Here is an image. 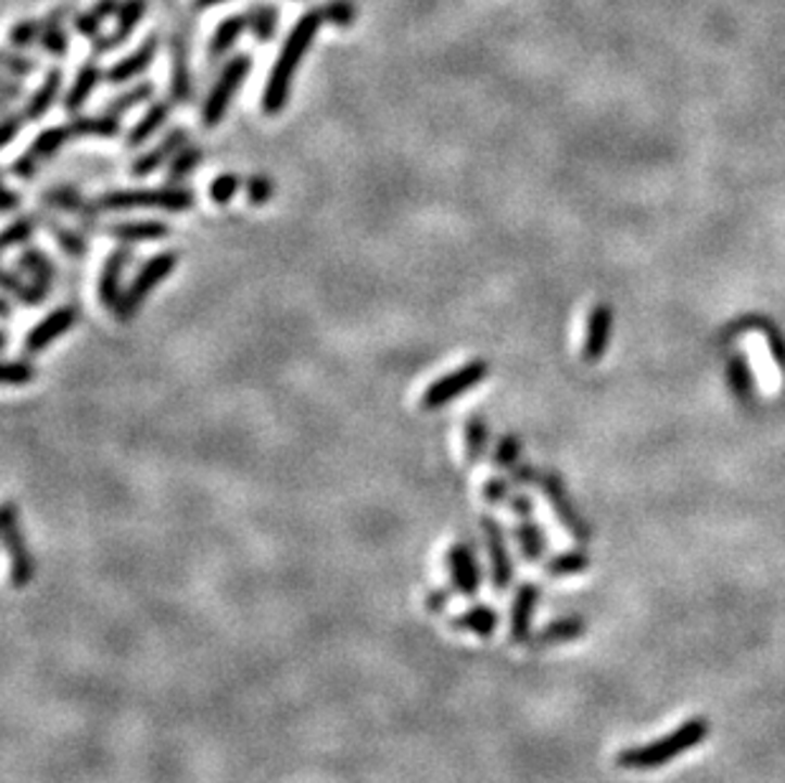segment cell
<instances>
[{
  "instance_id": "cell-1",
  "label": "cell",
  "mask_w": 785,
  "mask_h": 783,
  "mask_svg": "<svg viewBox=\"0 0 785 783\" xmlns=\"http://www.w3.org/2000/svg\"><path fill=\"white\" fill-rule=\"evenodd\" d=\"M324 24H326V11H324V5H320V9L305 11L303 16L295 21V26L290 28L280 54H278V59H275L270 77H267V85H265V89H262L259 108L267 117L280 115V112L288 108L290 89H293L297 66H301L303 56L311 51L313 41H316V36Z\"/></svg>"
},
{
  "instance_id": "cell-2",
  "label": "cell",
  "mask_w": 785,
  "mask_h": 783,
  "mask_svg": "<svg viewBox=\"0 0 785 783\" xmlns=\"http://www.w3.org/2000/svg\"><path fill=\"white\" fill-rule=\"evenodd\" d=\"M707 737H709V720L689 718L676 730H671V733L659 737V741L620 750L616 766L623 768V771H656V768L671 763V760L684 756V753L699 748Z\"/></svg>"
},
{
  "instance_id": "cell-3",
  "label": "cell",
  "mask_w": 785,
  "mask_h": 783,
  "mask_svg": "<svg viewBox=\"0 0 785 783\" xmlns=\"http://www.w3.org/2000/svg\"><path fill=\"white\" fill-rule=\"evenodd\" d=\"M94 201L104 214H125L138 212V209H161V212L183 214L197 206V193L189 186L166 184L159 189H112Z\"/></svg>"
},
{
  "instance_id": "cell-4",
  "label": "cell",
  "mask_w": 785,
  "mask_h": 783,
  "mask_svg": "<svg viewBox=\"0 0 785 783\" xmlns=\"http://www.w3.org/2000/svg\"><path fill=\"white\" fill-rule=\"evenodd\" d=\"M178 260H181V252L163 250V252H159V255H153L151 260H145V263L140 265L136 278H132L130 286L123 290L119 303L115 305V311H112L119 324H127V320H132L138 316V311L143 308L153 290L159 288L163 280H168L170 275H174V270L178 267Z\"/></svg>"
},
{
  "instance_id": "cell-5",
  "label": "cell",
  "mask_w": 785,
  "mask_h": 783,
  "mask_svg": "<svg viewBox=\"0 0 785 783\" xmlns=\"http://www.w3.org/2000/svg\"><path fill=\"white\" fill-rule=\"evenodd\" d=\"M252 72V56L250 54H237L231 56L227 64L221 66L219 77L208 89L204 104H201V123L204 128H216L224 117H227L229 104L239 92V87L244 85V79L250 77Z\"/></svg>"
},
{
  "instance_id": "cell-6",
  "label": "cell",
  "mask_w": 785,
  "mask_h": 783,
  "mask_svg": "<svg viewBox=\"0 0 785 783\" xmlns=\"http://www.w3.org/2000/svg\"><path fill=\"white\" fill-rule=\"evenodd\" d=\"M491 377V364L485 359H470L466 364H460L458 369L447 371V375L438 377L428 390L422 392L420 405L422 409H440L451 402L460 400L463 394L473 392L478 384L485 382Z\"/></svg>"
},
{
  "instance_id": "cell-7",
  "label": "cell",
  "mask_w": 785,
  "mask_h": 783,
  "mask_svg": "<svg viewBox=\"0 0 785 783\" xmlns=\"http://www.w3.org/2000/svg\"><path fill=\"white\" fill-rule=\"evenodd\" d=\"M536 487L542 489L544 498H547V504L552 506V512H555L559 525L567 529V534H572L578 542L593 540V525L582 517L578 504H574V498L570 496V491H567V487H565L562 476H559L555 468H544Z\"/></svg>"
},
{
  "instance_id": "cell-8",
  "label": "cell",
  "mask_w": 785,
  "mask_h": 783,
  "mask_svg": "<svg viewBox=\"0 0 785 783\" xmlns=\"http://www.w3.org/2000/svg\"><path fill=\"white\" fill-rule=\"evenodd\" d=\"M0 529H3V544L11 559V585L26 588L36 576V563L31 550H28L24 525H21L18 509L11 502L3 504L0 514Z\"/></svg>"
},
{
  "instance_id": "cell-9",
  "label": "cell",
  "mask_w": 785,
  "mask_h": 783,
  "mask_svg": "<svg viewBox=\"0 0 785 783\" xmlns=\"http://www.w3.org/2000/svg\"><path fill=\"white\" fill-rule=\"evenodd\" d=\"M481 529L485 550H489V563H491V585L496 593L508 591V585L514 583V557L511 550H508L506 529L496 517L491 514H483L481 517Z\"/></svg>"
},
{
  "instance_id": "cell-10",
  "label": "cell",
  "mask_w": 785,
  "mask_h": 783,
  "mask_svg": "<svg viewBox=\"0 0 785 783\" xmlns=\"http://www.w3.org/2000/svg\"><path fill=\"white\" fill-rule=\"evenodd\" d=\"M447 576H451V588L455 595H463V598H476L478 591H481L483 572L481 563H478L473 542H455L451 544L445 555Z\"/></svg>"
},
{
  "instance_id": "cell-11",
  "label": "cell",
  "mask_w": 785,
  "mask_h": 783,
  "mask_svg": "<svg viewBox=\"0 0 785 783\" xmlns=\"http://www.w3.org/2000/svg\"><path fill=\"white\" fill-rule=\"evenodd\" d=\"M43 204L49 209H56V212L72 214L74 219L81 224L85 232H97L100 227V206L97 201H89L79 189H74L72 184H54L49 186L47 191L41 193Z\"/></svg>"
},
{
  "instance_id": "cell-12",
  "label": "cell",
  "mask_w": 785,
  "mask_h": 783,
  "mask_svg": "<svg viewBox=\"0 0 785 783\" xmlns=\"http://www.w3.org/2000/svg\"><path fill=\"white\" fill-rule=\"evenodd\" d=\"M612 333H616V308L610 303H595L587 313L585 336H582V362L597 364L608 354Z\"/></svg>"
},
{
  "instance_id": "cell-13",
  "label": "cell",
  "mask_w": 785,
  "mask_h": 783,
  "mask_svg": "<svg viewBox=\"0 0 785 783\" xmlns=\"http://www.w3.org/2000/svg\"><path fill=\"white\" fill-rule=\"evenodd\" d=\"M542 601V585L540 583H521L516 588L511 606H508V633L506 639L511 644L523 646L532 636V623Z\"/></svg>"
},
{
  "instance_id": "cell-14",
  "label": "cell",
  "mask_w": 785,
  "mask_h": 783,
  "mask_svg": "<svg viewBox=\"0 0 785 783\" xmlns=\"http://www.w3.org/2000/svg\"><path fill=\"white\" fill-rule=\"evenodd\" d=\"M77 320H79V313L74 305H59V308L51 311L49 316H43L39 324H36L31 331L26 333V339H24L26 354L28 356L43 354L51 344H54V341H59L62 336L69 333L72 328L77 326Z\"/></svg>"
},
{
  "instance_id": "cell-15",
  "label": "cell",
  "mask_w": 785,
  "mask_h": 783,
  "mask_svg": "<svg viewBox=\"0 0 785 783\" xmlns=\"http://www.w3.org/2000/svg\"><path fill=\"white\" fill-rule=\"evenodd\" d=\"M132 257H136V250L125 242H119V248H115L104 257L100 275H97V298H100V303L107 311H115V305L119 303V295H123V275L127 267H130Z\"/></svg>"
},
{
  "instance_id": "cell-16",
  "label": "cell",
  "mask_w": 785,
  "mask_h": 783,
  "mask_svg": "<svg viewBox=\"0 0 785 783\" xmlns=\"http://www.w3.org/2000/svg\"><path fill=\"white\" fill-rule=\"evenodd\" d=\"M585 631H587V623L582 616H578V614L559 616V618H555V621L544 623L540 631H534L523 646H527L529 652L540 654V652H547V648H557V646L572 644V641H580L582 636H585Z\"/></svg>"
},
{
  "instance_id": "cell-17",
  "label": "cell",
  "mask_w": 785,
  "mask_h": 783,
  "mask_svg": "<svg viewBox=\"0 0 785 783\" xmlns=\"http://www.w3.org/2000/svg\"><path fill=\"white\" fill-rule=\"evenodd\" d=\"M189 130L186 128H174L166 138L161 140L159 146H153L151 151H143L136 161L130 163V176L132 178H145L155 174V171L166 166V163L174 161V155L181 151L183 146H189Z\"/></svg>"
},
{
  "instance_id": "cell-18",
  "label": "cell",
  "mask_w": 785,
  "mask_h": 783,
  "mask_svg": "<svg viewBox=\"0 0 785 783\" xmlns=\"http://www.w3.org/2000/svg\"><path fill=\"white\" fill-rule=\"evenodd\" d=\"M145 11H148V0H123V5H119L117 11L115 31L110 36H97L92 43V54L102 56L107 54V51L123 47V43L132 36V31H136L140 21H143Z\"/></svg>"
},
{
  "instance_id": "cell-19",
  "label": "cell",
  "mask_w": 785,
  "mask_h": 783,
  "mask_svg": "<svg viewBox=\"0 0 785 783\" xmlns=\"http://www.w3.org/2000/svg\"><path fill=\"white\" fill-rule=\"evenodd\" d=\"M155 54H159V36L151 34L136 51H132V54H127L125 59H119V62L107 66V70H104V79H107V85L115 87L127 85V81L140 77V74L153 64Z\"/></svg>"
},
{
  "instance_id": "cell-20",
  "label": "cell",
  "mask_w": 785,
  "mask_h": 783,
  "mask_svg": "<svg viewBox=\"0 0 785 783\" xmlns=\"http://www.w3.org/2000/svg\"><path fill=\"white\" fill-rule=\"evenodd\" d=\"M102 232L117 242L136 244V242L166 240L170 235V227L161 219H125V222L104 224Z\"/></svg>"
},
{
  "instance_id": "cell-21",
  "label": "cell",
  "mask_w": 785,
  "mask_h": 783,
  "mask_svg": "<svg viewBox=\"0 0 785 783\" xmlns=\"http://www.w3.org/2000/svg\"><path fill=\"white\" fill-rule=\"evenodd\" d=\"M498 623H501L498 610L489 606V603H476V606L466 608L451 621L453 631L473 633V636H478L481 641H491L493 633L498 629Z\"/></svg>"
},
{
  "instance_id": "cell-22",
  "label": "cell",
  "mask_w": 785,
  "mask_h": 783,
  "mask_svg": "<svg viewBox=\"0 0 785 783\" xmlns=\"http://www.w3.org/2000/svg\"><path fill=\"white\" fill-rule=\"evenodd\" d=\"M102 77H104L102 66H100V62H97V56L92 54L85 64L79 66L77 77H74V85L69 87V92H66V97H64V110L69 112L72 117L79 115L81 108H85L89 100V94L94 92V87L100 85Z\"/></svg>"
},
{
  "instance_id": "cell-23",
  "label": "cell",
  "mask_w": 785,
  "mask_h": 783,
  "mask_svg": "<svg viewBox=\"0 0 785 783\" xmlns=\"http://www.w3.org/2000/svg\"><path fill=\"white\" fill-rule=\"evenodd\" d=\"M170 112H174V102H170V100H155L151 108L145 110V115L140 117L136 125H132L130 132H127L125 146L130 148V151H138V148H143L148 140H151L155 132H159L163 125L168 123Z\"/></svg>"
},
{
  "instance_id": "cell-24",
  "label": "cell",
  "mask_w": 785,
  "mask_h": 783,
  "mask_svg": "<svg viewBox=\"0 0 785 783\" xmlns=\"http://www.w3.org/2000/svg\"><path fill=\"white\" fill-rule=\"evenodd\" d=\"M39 222L41 227L54 237V242L59 244V250H62L64 255H69L72 260H81L89 252V242L85 232H77V229L66 227L59 216L47 212V209H39Z\"/></svg>"
},
{
  "instance_id": "cell-25",
  "label": "cell",
  "mask_w": 785,
  "mask_h": 783,
  "mask_svg": "<svg viewBox=\"0 0 785 783\" xmlns=\"http://www.w3.org/2000/svg\"><path fill=\"white\" fill-rule=\"evenodd\" d=\"M62 85H64V72L59 70V66H54V70L47 72V77H43L41 87L36 89V92L28 97V102L24 104V117L28 123H36L41 121V117L49 115V110L54 108L56 100H59V92H62Z\"/></svg>"
},
{
  "instance_id": "cell-26",
  "label": "cell",
  "mask_w": 785,
  "mask_h": 783,
  "mask_svg": "<svg viewBox=\"0 0 785 783\" xmlns=\"http://www.w3.org/2000/svg\"><path fill=\"white\" fill-rule=\"evenodd\" d=\"M72 11H74V5L64 3V5H59V9L51 11L47 18H41L43 31H41L39 47L47 51L49 56L62 59V56H66V51H69V34L64 31V18L72 16Z\"/></svg>"
},
{
  "instance_id": "cell-27",
  "label": "cell",
  "mask_w": 785,
  "mask_h": 783,
  "mask_svg": "<svg viewBox=\"0 0 785 783\" xmlns=\"http://www.w3.org/2000/svg\"><path fill=\"white\" fill-rule=\"evenodd\" d=\"M18 270L26 275V278H31L36 286H41L47 293H51L54 290V282H56V265L51 263V257L47 255V252L39 250V248H24L21 250L18 255Z\"/></svg>"
},
{
  "instance_id": "cell-28",
  "label": "cell",
  "mask_w": 785,
  "mask_h": 783,
  "mask_svg": "<svg viewBox=\"0 0 785 783\" xmlns=\"http://www.w3.org/2000/svg\"><path fill=\"white\" fill-rule=\"evenodd\" d=\"M491 443V425L483 415H470L466 425H463V445H466V464L478 466L489 456Z\"/></svg>"
},
{
  "instance_id": "cell-29",
  "label": "cell",
  "mask_w": 785,
  "mask_h": 783,
  "mask_svg": "<svg viewBox=\"0 0 785 783\" xmlns=\"http://www.w3.org/2000/svg\"><path fill=\"white\" fill-rule=\"evenodd\" d=\"M246 28H250V16L246 13H235V16L224 18L216 26L212 41H208V62H219V59L227 56Z\"/></svg>"
},
{
  "instance_id": "cell-30",
  "label": "cell",
  "mask_w": 785,
  "mask_h": 783,
  "mask_svg": "<svg viewBox=\"0 0 785 783\" xmlns=\"http://www.w3.org/2000/svg\"><path fill=\"white\" fill-rule=\"evenodd\" d=\"M724 377H727L730 392L735 394L739 402H752L755 397H758V382H755V371L745 354L730 356L727 369H724Z\"/></svg>"
},
{
  "instance_id": "cell-31",
  "label": "cell",
  "mask_w": 785,
  "mask_h": 783,
  "mask_svg": "<svg viewBox=\"0 0 785 783\" xmlns=\"http://www.w3.org/2000/svg\"><path fill=\"white\" fill-rule=\"evenodd\" d=\"M511 532L516 544H519L521 557L527 563H542L544 552H547V534H544L542 525H536L534 519H519V525Z\"/></svg>"
},
{
  "instance_id": "cell-32",
  "label": "cell",
  "mask_w": 785,
  "mask_h": 783,
  "mask_svg": "<svg viewBox=\"0 0 785 783\" xmlns=\"http://www.w3.org/2000/svg\"><path fill=\"white\" fill-rule=\"evenodd\" d=\"M69 128L74 132V138H117L123 132V123L119 117L110 115V112H102V115H74L69 121Z\"/></svg>"
},
{
  "instance_id": "cell-33",
  "label": "cell",
  "mask_w": 785,
  "mask_h": 783,
  "mask_svg": "<svg viewBox=\"0 0 785 783\" xmlns=\"http://www.w3.org/2000/svg\"><path fill=\"white\" fill-rule=\"evenodd\" d=\"M590 568H593V557H590L587 550H565L559 552V555L549 557L547 565H544V572H547L549 578H574V576H582V572H587Z\"/></svg>"
},
{
  "instance_id": "cell-34",
  "label": "cell",
  "mask_w": 785,
  "mask_h": 783,
  "mask_svg": "<svg viewBox=\"0 0 785 783\" xmlns=\"http://www.w3.org/2000/svg\"><path fill=\"white\" fill-rule=\"evenodd\" d=\"M3 290H5V293H11L13 298H16L18 303L28 305V308H34V305H41V303L47 301V298L51 295V293H47V290H43L41 286H36V282H34L31 278L26 280L24 275H21L18 267H5V273H3Z\"/></svg>"
},
{
  "instance_id": "cell-35",
  "label": "cell",
  "mask_w": 785,
  "mask_h": 783,
  "mask_svg": "<svg viewBox=\"0 0 785 783\" xmlns=\"http://www.w3.org/2000/svg\"><path fill=\"white\" fill-rule=\"evenodd\" d=\"M119 5H123L119 0H97L92 9L81 11L74 16V31H77L79 36H85V39H97V36H100L102 21L115 16V13L119 11Z\"/></svg>"
},
{
  "instance_id": "cell-36",
  "label": "cell",
  "mask_w": 785,
  "mask_h": 783,
  "mask_svg": "<svg viewBox=\"0 0 785 783\" xmlns=\"http://www.w3.org/2000/svg\"><path fill=\"white\" fill-rule=\"evenodd\" d=\"M246 16H250V31L254 39L259 43L275 39V34H278V9L275 5L265 3V0H252Z\"/></svg>"
},
{
  "instance_id": "cell-37",
  "label": "cell",
  "mask_w": 785,
  "mask_h": 783,
  "mask_svg": "<svg viewBox=\"0 0 785 783\" xmlns=\"http://www.w3.org/2000/svg\"><path fill=\"white\" fill-rule=\"evenodd\" d=\"M153 97H155V85H153V81H151V79L138 81V85L123 89V94L112 97V100L107 102V108H104V112H110V115H115V117H123L125 112L136 110V108H140V104H145V102H151Z\"/></svg>"
},
{
  "instance_id": "cell-38",
  "label": "cell",
  "mask_w": 785,
  "mask_h": 783,
  "mask_svg": "<svg viewBox=\"0 0 785 783\" xmlns=\"http://www.w3.org/2000/svg\"><path fill=\"white\" fill-rule=\"evenodd\" d=\"M69 138H74L69 123L54 125V128L41 130L39 136L34 138V143H31V148H28L26 153H31L34 159L39 161V163H41V161H49L51 155H56L59 151H62V148L66 146V140H69Z\"/></svg>"
},
{
  "instance_id": "cell-39",
  "label": "cell",
  "mask_w": 785,
  "mask_h": 783,
  "mask_svg": "<svg viewBox=\"0 0 785 783\" xmlns=\"http://www.w3.org/2000/svg\"><path fill=\"white\" fill-rule=\"evenodd\" d=\"M170 97H174V102H178V104L191 100L189 56H186L181 39L174 41V81H170Z\"/></svg>"
},
{
  "instance_id": "cell-40",
  "label": "cell",
  "mask_w": 785,
  "mask_h": 783,
  "mask_svg": "<svg viewBox=\"0 0 785 783\" xmlns=\"http://www.w3.org/2000/svg\"><path fill=\"white\" fill-rule=\"evenodd\" d=\"M521 453H523V443L516 432H506L496 440L491 451V464L501 468V471H511L514 466L521 464Z\"/></svg>"
},
{
  "instance_id": "cell-41",
  "label": "cell",
  "mask_w": 785,
  "mask_h": 783,
  "mask_svg": "<svg viewBox=\"0 0 785 783\" xmlns=\"http://www.w3.org/2000/svg\"><path fill=\"white\" fill-rule=\"evenodd\" d=\"M201 159H204V151L199 146H183L181 151L174 155V161L168 163V174H166V184H183L193 171L199 168Z\"/></svg>"
},
{
  "instance_id": "cell-42",
  "label": "cell",
  "mask_w": 785,
  "mask_h": 783,
  "mask_svg": "<svg viewBox=\"0 0 785 783\" xmlns=\"http://www.w3.org/2000/svg\"><path fill=\"white\" fill-rule=\"evenodd\" d=\"M39 214H21L13 219L3 232V250L13 248H26L28 242L34 240L36 229H39Z\"/></svg>"
},
{
  "instance_id": "cell-43",
  "label": "cell",
  "mask_w": 785,
  "mask_h": 783,
  "mask_svg": "<svg viewBox=\"0 0 785 783\" xmlns=\"http://www.w3.org/2000/svg\"><path fill=\"white\" fill-rule=\"evenodd\" d=\"M41 31H43V21H39V18L18 21V24L13 26L11 34H9L11 49L24 51L28 47H34V43L41 41Z\"/></svg>"
},
{
  "instance_id": "cell-44",
  "label": "cell",
  "mask_w": 785,
  "mask_h": 783,
  "mask_svg": "<svg viewBox=\"0 0 785 783\" xmlns=\"http://www.w3.org/2000/svg\"><path fill=\"white\" fill-rule=\"evenodd\" d=\"M36 379V364L28 356L9 359L3 367V384L5 387H24Z\"/></svg>"
},
{
  "instance_id": "cell-45",
  "label": "cell",
  "mask_w": 785,
  "mask_h": 783,
  "mask_svg": "<svg viewBox=\"0 0 785 783\" xmlns=\"http://www.w3.org/2000/svg\"><path fill=\"white\" fill-rule=\"evenodd\" d=\"M244 193H246V201H250L252 206H265L267 201L275 197L273 178L265 176V174L246 176L244 178Z\"/></svg>"
},
{
  "instance_id": "cell-46",
  "label": "cell",
  "mask_w": 785,
  "mask_h": 783,
  "mask_svg": "<svg viewBox=\"0 0 785 783\" xmlns=\"http://www.w3.org/2000/svg\"><path fill=\"white\" fill-rule=\"evenodd\" d=\"M239 189H242V178L237 174H219L212 181V186H208V199H212L214 204L227 206L229 201L237 197Z\"/></svg>"
},
{
  "instance_id": "cell-47",
  "label": "cell",
  "mask_w": 785,
  "mask_h": 783,
  "mask_svg": "<svg viewBox=\"0 0 785 783\" xmlns=\"http://www.w3.org/2000/svg\"><path fill=\"white\" fill-rule=\"evenodd\" d=\"M324 11L328 24L335 28H351L356 21V5L351 0H328Z\"/></svg>"
},
{
  "instance_id": "cell-48",
  "label": "cell",
  "mask_w": 785,
  "mask_h": 783,
  "mask_svg": "<svg viewBox=\"0 0 785 783\" xmlns=\"http://www.w3.org/2000/svg\"><path fill=\"white\" fill-rule=\"evenodd\" d=\"M514 494V483L504 479V476H491V479H485L483 483V502L491 504V506H498V504H506L508 498H511Z\"/></svg>"
},
{
  "instance_id": "cell-49",
  "label": "cell",
  "mask_w": 785,
  "mask_h": 783,
  "mask_svg": "<svg viewBox=\"0 0 785 783\" xmlns=\"http://www.w3.org/2000/svg\"><path fill=\"white\" fill-rule=\"evenodd\" d=\"M3 64H5V72H9L11 77H18V79H24V77H28V74H34L36 70H39V59L21 54L18 49L5 51Z\"/></svg>"
},
{
  "instance_id": "cell-50",
  "label": "cell",
  "mask_w": 785,
  "mask_h": 783,
  "mask_svg": "<svg viewBox=\"0 0 785 783\" xmlns=\"http://www.w3.org/2000/svg\"><path fill=\"white\" fill-rule=\"evenodd\" d=\"M453 588L447 585H438L432 588V591L425 595V610L432 616H443L447 608H451V601H453Z\"/></svg>"
},
{
  "instance_id": "cell-51",
  "label": "cell",
  "mask_w": 785,
  "mask_h": 783,
  "mask_svg": "<svg viewBox=\"0 0 785 783\" xmlns=\"http://www.w3.org/2000/svg\"><path fill=\"white\" fill-rule=\"evenodd\" d=\"M542 471H536V466L532 464H519L508 471V481L514 483V489H527L532 483H540Z\"/></svg>"
},
{
  "instance_id": "cell-52",
  "label": "cell",
  "mask_w": 785,
  "mask_h": 783,
  "mask_svg": "<svg viewBox=\"0 0 785 783\" xmlns=\"http://www.w3.org/2000/svg\"><path fill=\"white\" fill-rule=\"evenodd\" d=\"M26 123L28 121L24 117V112L5 110V115H3V146H11L13 140H16L18 132L26 128Z\"/></svg>"
},
{
  "instance_id": "cell-53",
  "label": "cell",
  "mask_w": 785,
  "mask_h": 783,
  "mask_svg": "<svg viewBox=\"0 0 785 783\" xmlns=\"http://www.w3.org/2000/svg\"><path fill=\"white\" fill-rule=\"evenodd\" d=\"M508 509H511L519 519H532L534 517V498L527 494V491H514L511 498H508Z\"/></svg>"
},
{
  "instance_id": "cell-54",
  "label": "cell",
  "mask_w": 785,
  "mask_h": 783,
  "mask_svg": "<svg viewBox=\"0 0 785 783\" xmlns=\"http://www.w3.org/2000/svg\"><path fill=\"white\" fill-rule=\"evenodd\" d=\"M39 166H41V163L36 161L31 153H24V155H18V159L11 163L9 174L18 176V178H34L36 174H39Z\"/></svg>"
},
{
  "instance_id": "cell-55",
  "label": "cell",
  "mask_w": 785,
  "mask_h": 783,
  "mask_svg": "<svg viewBox=\"0 0 785 783\" xmlns=\"http://www.w3.org/2000/svg\"><path fill=\"white\" fill-rule=\"evenodd\" d=\"M765 331V339H768V346H770V354H773V359L781 364V369L785 371V341L783 336L775 331V326H768L762 328Z\"/></svg>"
},
{
  "instance_id": "cell-56",
  "label": "cell",
  "mask_w": 785,
  "mask_h": 783,
  "mask_svg": "<svg viewBox=\"0 0 785 783\" xmlns=\"http://www.w3.org/2000/svg\"><path fill=\"white\" fill-rule=\"evenodd\" d=\"M21 97H24V79L11 77L9 74V79L3 81V108L11 110V104L21 100Z\"/></svg>"
},
{
  "instance_id": "cell-57",
  "label": "cell",
  "mask_w": 785,
  "mask_h": 783,
  "mask_svg": "<svg viewBox=\"0 0 785 783\" xmlns=\"http://www.w3.org/2000/svg\"><path fill=\"white\" fill-rule=\"evenodd\" d=\"M21 201H24V199H21V193H18V191H13V189H11V186H5V197H3V214H13V212H16V209L21 206Z\"/></svg>"
},
{
  "instance_id": "cell-58",
  "label": "cell",
  "mask_w": 785,
  "mask_h": 783,
  "mask_svg": "<svg viewBox=\"0 0 785 783\" xmlns=\"http://www.w3.org/2000/svg\"><path fill=\"white\" fill-rule=\"evenodd\" d=\"M11 313H13L11 293H5V290H3V298H0V316H3V320H9Z\"/></svg>"
},
{
  "instance_id": "cell-59",
  "label": "cell",
  "mask_w": 785,
  "mask_h": 783,
  "mask_svg": "<svg viewBox=\"0 0 785 783\" xmlns=\"http://www.w3.org/2000/svg\"><path fill=\"white\" fill-rule=\"evenodd\" d=\"M224 0H193V9L197 11H206V9H216V5H221Z\"/></svg>"
}]
</instances>
